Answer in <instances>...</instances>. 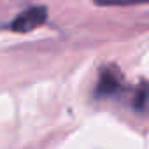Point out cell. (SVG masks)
<instances>
[{
    "label": "cell",
    "mask_w": 149,
    "mask_h": 149,
    "mask_svg": "<svg viewBox=\"0 0 149 149\" xmlns=\"http://www.w3.org/2000/svg\"><path fill=\"white\" fill-rule=\"evenodd\" d=\"M147 102H149V84L144 81V83H140L139 90L135 91V97H133V107H135L137 111H144Z\"/></svg>",
    "instance_id": "obj_3"
},
{
    "label": "cell",
    "mask_w": 149,
    "mask_h": 149,
    "mask_svg": "<svg viewBox=\"0 0 149 149\" xmlns=\"http://www.w3.org/2000/svg\"><path fill=\"white\" fill-rule=\"evenodd\" d=\"M95 4L102 7H126V6L149 4V0H95Z\"/></svg>",
    "instance_id": "obj_4"
},
{
    "label": "cell",
    "mask_w": 149,
    "mask_h": 149,
    "mask_svg": "<svg viewBox=\"0 0 149 149\" xmlns=\"http://www.w3.org/2000/svg\"><path fill=\"white\" fill-rule=\"evenodd\" d=\"M121 90H123V79H121L119 70L116 67L102 68L97 88H95V97H98V98L114 97V95L121 93Z\"/></svg>",
    "instance_id": "obj_2"
},
{
    "label": "cell",
    "mask_w": 149,
    "mask_h": 149,
    "mask_svg": "<svg viewBox=\"0 0 149 149\" xmlns=\"http://www.w3.org/2000/svg\"><path fill=\"white\" fill-rule=\"evenodd\" d=\"M47 21V9L46 6H32L13 18L7 28L14 33H28Z\"/></svg>",
    "instance_id": "obj_1"
}]
</instances>
